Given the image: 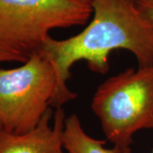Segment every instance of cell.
<instances>
[{
    "mask_svg": "<svg viewBox=\"0 0 153 153\" xmlns=\"http://www.w3.org/2000/svg\"><path fill=\"white\" fill-rule=\"evenodd\" d=\"M94 17L81 33L63 40L46 39L40 52L54 65L57 90L51 106L59 108L76 98L66 86L71 66L85 60L91 71H109L111 51L125 49L135 56L139 67L153 66V27L134 0H92Z\"/></svg>",
    "mask_w": 153,
    "mask_h": 153,
    "instance_id": "cell-1",
    "label": "cell"
},
{
    "mask_svg": "<svg viewBox=\"0 0 153 153\" xmlns=\"http://www.w3.org/2000/svg\"><path fill=\"white\" fill-rule=\"evenodd\" d=\"M54 117L50 126L52 110L49 109L31 131L17 134L0 129V153H65L62 135L66 116L62 107L56 108Z\"/></svg>",
    "mask_w": 153,
    "mask_h": 153,
    "instance_id": "cell-5",
    "label": "cell"
},
{
    "mask_svg": "<svg viewBox=\"0 0 153 153\" xmlns=\"http://www.w3.org/2000/svg\"><path fill=\"white\" fill-rule=\"evenodd\" d=\"M62 142L66 153H131L130 148L122 152L115 148H105V141L89 136L76 114L66 117Z\"/></svg>",
    "mask_w": 153,
    "mask_h": 153,
    "instance_id": "cell-6",
    "label": "cell"
},
{
    "mask_svg": "<svg viewBox=\"0 0 153 153\" xmlns=\"http://www.w3.org/2000/svg\"><path fill=\"white\" fill-rule=\"evenodd\" d=\"M82 1H85V2H88V3H90V4L92 2V0H82Z\"/></svg>",
    "mask_w": 153,
    "mask_h": 153,
    "instance_id": "cell-9",
    "label": "cell"
},
{
    "mask_svg": "<svg viewBox=\"0 0 153 153\" xmlns=\"http://www.w3.org/2000/svg\"><path fill=\"white\" fill-rule=\"evenodd\" d=\"M92 14L82 0H0V46L28 59L51 30L84 25Z\"/></svg>",
    "mask_w": 153,
    "mask_h": 153,
    "instance_id": "cell-3",
    "label": "cell"
},
{
    "mask_svg": "<svg viewBox=\"0 0 153 153\" xmlns=\"http://www.w3.org/2000/svg\"><path fill=\"white\" fill-rule=\"evenodd\" d=\"M58 80L54 65L40 52L19 67L0 68V129L33 130L51 105Z\"/></svg>",
    "mask_w": 153,
    "mask_h": 153,
    "instance_id": "cell-4",
    "label": "cell"
},
{
    "mask_svg": "<svg viewBox=\"0 0 153 153\" xmlns=\"http://www.w3.org/2000/svg\"><path fill=\"white\" fill-rule=\"evenodd\" d=\"M91 108L113 148L129 149L136 132L153 129V66L107 78L97 88Z\"/></svg>",
    "mask_w": 153,
    "mask_h": 153,
    "instance_id": "cell-2",
    "label": "cell"
},
{
    "mask_svg": "<svg viewBox=\"0 0 153 153\" xmlns=\"http://www.w3.org/2000/svg\"><path fill=\"white\" fill-rule=\"evenodd\" d=\"M152 153H153V152H152Z\"/></svg>",
    "mask_w": 153,
    "mask_h": 153,
    "instance_id": "cell-10",
    "label": "cell"
},
{
    "mask_svg": "<svg viewBox=\"0 0 153 153\" xmlns=\"http://www.w3.org/2000/svg\"><path fill=\"white\" fill-rule=\"evenodd\" d=\"M27 60V58L21 56V55L12 53L10 51L4 49L0 46V62L4 61H20V62H26Z\"/></svg>",
    "mask_w": 153,
    "mask_h": 153,
    "instance_id": "cell-8",
    "label": "cell"
},
{
    "mask_svg": "<svg viewBox=\"0 0 153 153\" xmlns=\"http://www.w3.org/2000/svg\"><path fill=\"white\" fill-rule=\"evenodd\" d=\"M134 2L141 15L153 27V0H134Z\"/></svg>",
    "mask_w": 153,
    "mask_h": 153,
    "instance_id": "cell-7",
    "label": "cell"
}]
</instances>
